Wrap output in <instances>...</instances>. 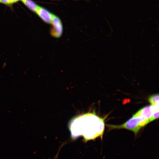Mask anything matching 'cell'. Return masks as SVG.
<instances>
[{
    "label": "cell",
    "mask_w": 159,
    "mask_h": 159,
    "mask_svg": "<svg viewBox=\"0 0 159 159\" xmlns=\"http://www.w3.org/2000/svg\"><path fill=\"white\" fill-rule=\"evenodd\" d=\"M159 111V110H158L153 113L151 117L149 120V122L158 118Z\"/></svg>",
    "instance_id": "cell-8"
},
{
    "label": "cell",
    "mask_w": 159,
    "mask_h": 159,
    "mask_svg": "<svg viewBox=\"0 0 159 159\" xmlns=\"http://www.w3.org/2000/svg\"><path fill=\"white\" fill-rule=\"evenodd\" d=\"M21 0H0V2L6 5H10Z\"/></svg>",
    "instance_id": "cell-9"
},
{
    "label": "cell",
    "mask_w": 159,
    "mask_h": 159,
    "mask_svg": "<svg viewBox=\"0 0 159 159\" xmlns=\"http://www.w3.org/2000/svg\"><path fill=\"white\" fill-rule=\"evenodd\" d=\"M69 127L72 139L82 135L84 141L86 142L98 137L102 139L105 123L102 118L94 114L88 113L73 118Z\"/></svg>",
    "instance_id": "cell-1"
},
{
    "label": "cell",
    "mask_w": 159,
    "mask_h": 159,
    "mask_svg": "<svg viewBox=\"0 0 159 159\" xmlns=\"http://www.w3.org/2000/svg\"><path fill=\"white\" fill-rule=\"evenodd\" d=\"M51 24L52 25L50 31L51 35L55 38L60 37L63 31L62 24L60 19L58 16L54 15Z\"/></svg>",
    "instance_id": "cell-3"
},
{
    "label": "cell",
    "mask_w": 159,
    "mask_h": 159,
    "mask_svg": "<svg viewBox=\"0 0 159 159\" xmlns=\"http://www.w3.org/2000/svg\"><path fill=\"white\" fill-rule=\"evenodd\" d=\"M149 101L151 105H154L159 103V95H154L150 96L149 99Z\"/></svg>",
    "instance_id": "cell-7"
},
{
    "label": "cell",
    "mask_w": 159,
    "mask_h": 159,
    "mask_svg": "<svg viewBox=\"0 0 159 159\" xmlns=\"http://www.w3.org/2000/svg\"><path fill=\"white\" fill-rule=\"evenodd\" d=\"M35 12L43 21L51 24L54 15L48 10L39 6Z\"/></svg>",
    "instance_id": "cell-4"
},
{
    "label": "cell",
    "mask_w": 159,
    "mask_h": 159,
    "mask_svg": "<svg viewBox=\"0 0 159 159\" xmlns=\"http://www.w3.org/2000/svg\"><path fill=\"white\" fill-rule=\"evenodd\" d=\"M154 112V111L152 106L149 105L141 109L134 114L132 117H140L149 120Z\"/></svg>",
    "instance_id": "cell-5"
},
{
    "label": "cell",
    "mask_w": 159,
    "mask_h": 159,
    "mask_svg": "<svg viewBox=\"0 0 159 159\" xmlns=\"http://www.w3.org/2000/svg\"><path fill=\"white\" fill-rule=\"evenodd\" d=\"M149 120L140 117H132L124 124L120 125H108L110 129L124 128L132 131L136 135L140 129L149 123Z\"/></svg>",
    "instance_id": "cell-2"
},
{
    "label": "cell",
    "mask_w": 159,
    "mask_h": 159,
    "mask_svg": "<svg viewBox=\"0 0 159 159\" xmlns=\"http://www.w3.org/2000/svg\"><path fill=\"white\" fill-rule=\"evenodd\" d=\"M30 9L35 12L39 6L31 0H21Z\"/></svg>",
    "instance_id": "cell-6"
}]
</instances>
